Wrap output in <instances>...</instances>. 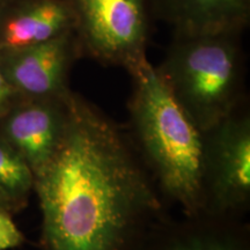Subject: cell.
<instances>
[{
	"label": "cell",
	"mask_w": 250,
	"mask_h": 250,
	"mask_svg": "<svg viewBox=\"0 0 250 250\" xmlns=\"http://www.w3.org/2000/svg\"><path fill=\"white\" fill-rule=\"evenodd\" d=\"M57 151L34 176L42 250H137L160 203L116 125L70 89Z\"/></svg>",
	"instance_id": "6da1fadb"
},
{
	"label": "cell",
	"mask_w": 250,
	"mask_h": 250,
	"mask_svg": "<svg viewBox=\"0 0 250 250\" xmlns=\"http://www.w3.org/2000/svg\"><path fill=\"white\" fill-rule=\"evenodd\" d=\"M131 122L161 189L188 215L205 210L204 134L148 59L130 72Z\"/></svg>",
	"instance_id": "7a4b0ae2"
},
{
	"label": "cell",
	"mask_w": 250,
	"mask_h": 250,
	"mask_svg": "<svg viewBox=\"0 0 250 250\" xmlns=\"http://www.w3.org/2000/svg\"><path fill=\"white\" fill-rule=\"evenodd\" d=\"M242 31L181 34L156 67L203 133L236 110L243 86Z\"/></svg>",
	"instance_id": "3957f363"
},
{
	"label": "cell",
	"mask_w": 250,
	"mask_h": 250,
	"mask_svg": "<svg viewBox=\"0 0 250 250\" xmlns=\"http://www.w3.org/2000/svg\"><path fill=\"white\" fill-rule=\"evenodd\" d=\"M81 54L104 65L134 70L147 59L153 20L148 0H66Z\"/></svg>",
	"instance_id": "277c9868"
},
{
	"label": "cell",
	"mask_w": 250,
	"mask_h": 250,
	"mask_svg": "<svg viewBox=\"0 0 250 250\" xmlns=\"http://www.w3.org/2000/svg\"><path fill=\"white\" fill-rule=\"evenodd\" d=\"M204 134L205 208L236 211L250 198V120L236 110Z\"/></svg>",
	"instance_id": "5b68a950"
},
{
	"label": "cell",
	"mask_w": 250,
	"mask_h": 250,
	"mask_svg": "<svg viewBox=\"0 0 250 250\" xmlns=\"http://www.w3.org/2000/svg\"><path fill=\"white\" fill-rule=\"evenodd\" d=\"M83 56L74 30L41 44L0 54V68L22 99L65 95L74 62Z\"/></svg>",
	"instance_id": "8992f818"
},
{
	"label": "cell",
	"mask_w": 250,
	"mask_h": 250,
	"mask_svg": "<svg viewBox=\"0 0 250 250\" xmlns=\"http://www.w3.org/2000/svg\"><path fill=\"white\" fill-rule=\"evenodd\" d=\"M65 95L22 99L0 118V136L27 162L34 176L48 164L61 144L67 115Z\"/></svg>",
	"instance_id": "52a82bcc"
},
{
	"label": "cell",
	"mask_w": 250,
	"mask_h": 250,
	"mask_svg": "<svg viewBox=\"0 0 250 250\" xmlns=\"http://www.w3.org/2000/svg\"><path fill=\"white\" fill-rule=\"evenodd\" d=\"M74 30L66 0H4L0 8V54L41 44Z\"/></svg>",
	"instance_id": "ba28073f"
},
{
	"label": "cell",
	"mask_w": 250,
	"mask_h": 250,
	"mask_svg": "<svg viewBox=\"0 0 250 250\" xmlns=\"http://www.w3.org/2000/svg\"><path fill=\"white\" fill-rule=\"evenodd\" d=\"M153 20L173 33L245 31L250 22V0H148Z\"/></svg>",
	"instance_id": "9c48e42d"
},
{
	"label": "cell",
	"mask_w": 250,
	"mask_h": 250,
	"mask_svg": "<svg viewBox=\"0 0 250 250\" xmlns=\"http://www.w3.org/2000/svg\"><path fill=\"white\" fill-rule=\"evenodd\" d=\"M137 250H249L245 234L221 228H186L145 235Z\"/></svg>",
	"instance_id": "30bf717a"
},
{
	"label": "cell",
	"mask_w": 250,
	"mask_h": 250,
	"mask_svg": "<svg viewBox=\"0 0 250 250\" xmlns=\"http://www.w3.org/2000/svg\"><path fill=\"white\" fill-rule=\"evenodd\" d=\"M34 181L27 162L0 136V190L24 206L34 190Z\"/></svg>",
	"instance_id": "8fae6325"
},
{
	"label": "cell",
	"mask_w": 250,
	"mask_h": 250,
	"mask_svg": "<svg viewBox=\"0 0 250 250\" xmlns=\"http://www.w3.org/2000/svg\"><path fill=\"white\" fill-rule=\"evenodd\" d=\"M26 241L23 233L13 219V213L0 208V250H12Z\"/></svg>",
	"instance_id": "7c38bea8"
},
{
	"label": "cell",
	"mask_w": 250,
	"mask_h": 250,
	"mask_svg": "<svg viewBox=\"0 0 250 250\" xmlns=\"http://www.w3.org/2000/svg\"><path fill=\"white\" fill-rule=\"evenodd\" d=\"M22 98L11 85L7 78L0 68V118L5 116L12 108L20 102Z\"/></svg>",
	"instance_id": "4fadbf2b"
},
{
	"label": "cell",
	"mask_w": 250,
	"mask_h": 250,
	"mask_svg": "<svg viewBox=\"0 0 250 250\" xmlns=\"http://www.w3.org/2000/svg\"><path fill=\"white\" fill-rule=\"evenodd\" d=\"M23 206L18 203L17 201H14L12 197H9L8 195H6L5 192H2L0 190V208H4V210H7L12 213H15V212L20 211Z\"/></svg>",
	"instance_id": "5bb4252c"
},
{
	"label": "cell",
	"mask_w": 250,
	"mask_h": 250,
	"mask_svg": "<svg viewBox=\"0 0 250 250\" xmlns=\"http://www.w3.org/2000/svg\"><path fill=\"white\" fill-rule=\"evenodd\" d=\"M2 2H4V0H0V8H1V6H2Z\"/></svg>",
	"instance_id": "9a60e30c"
}]
</instances>
